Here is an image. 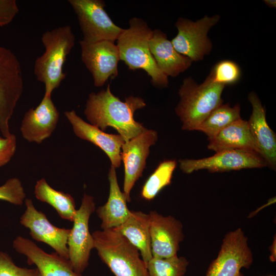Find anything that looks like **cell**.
Returning a JSON list of instances; mask_svg holds the SVG:
<instances>
[{
    "label": "cell",
    "mask_w": 276,
    "mask_h": 276,
    "mask_svg": "<svg viewBox=\"0 0 276 276\" xmlns=\"http://www.w3.org/2000/svg\"><path fill=\"white\" fill-rule=\"evenodd\" d=\"M146 105L144 99L139 97L130 96L121 101L111 93L108 84L106 89L89 94L84 113L89 124L102 131L113 127L127 142L145 130L134 120V114Z\"/></svg>",
    "instance_id": "cell-1"
},
{
    "label": "cell",
    "mask_w": 276,
    "mask_h": 276,
    "mask_svg": "<svg viewBox=\"0 0 276 276\" xmlns=\"http://www.w3.org/2000/svg\"><path fill=\"white\" fill-rule=\"evenodd\" d=\"M129 28L123 30L117 40L120 60L131 70H143L157 88L168 86V77L158 67L149 49L153 30L143 19L132 17Z\"/></svg>",
    "instance_id": "cell-2"
},
{
    "label": "cell",
    "mask_w": 276,
    "mask_h": 276,
    "mask_svg": "<svg viewBox=\"0 0 276 276\" xmlns=\"http://www.w3.org/2000/svg\"><path fill=\"white\" fill-rule=\"evenodd\" d=\"M41 40L45 51L36 59L33 72L37 80L44 84V94L51 95L66 77L63 68L75 36L71 27L66 25L44 32Z\"/></svg>",
    "instance_id": "cell-3"
},
{
    "label": "cell",
    "mask_w": 276,
    "mask_h": 276,
    "mask_svg": "<svg viewBox=\"0 0 276 276\" xmlns=\"http://www.w3.org/2000/svg\"><path fill=\"white\" fill-rule=\"evenodd\" d=\"M224 87L208 77L200 84L191 77L185 78L178 90L180 100L175 107L182 129L196 130L211 112L223 104L221 96Z\"/></svg>",
    "instance_id": "cell-4"
},
{
    "label": "cell",
    "mask_w": 276,
    "mask_h": 276,
    "mask_svg": "<svg viewBox=\"0 0 276 276\" xmlns=\"http://www.w3.org/2000/svg\"><path fill=\"white\" fill-rule=\"evenodd\" d=\"M95 248L114 276H149L139 250L115 228L92 233Z\"/></svg>",
    "instance_id": "cell-5"
},
{
    "label": "cell",
    "mask_w": 276,
    "mask_h": 276,
    "mask_svg": "<svg viewBox=\"0 0 276 276\" xmlns=\"http://www.w3.org/2000/svg\"><path fill=\"white\" fill-rule=\"evenodd\" d=\"M24 80L19 59L10 49L0 46V131L11 134L9 122L22 94Z\"/></svg>",
    "instance_id": "cell-6"
},
{
    "label": "cell",
    "mask_w": 276,
    "mask_h": 276,
    "mask_svg": "<svg viewBox=\"0 0 276 276\" xmlns=\"http://www.w3.org/2000/svg\"><path fill=\"white\" fill-rule=\"evenodd\" d=\"M76 14L83 34L82 40L94 42H114L124 29L117 26L109 16L102 0H68Z\"/></svg>",
    "instance_id": "cell-7"
},
{
    "label": "cell",
    "mask_w": 276,
    "mask_h": 276,
    "mask_svg": "<svg viewBox=\"0 0 276 276\" xmlns=\"http://www.w3.org/2000/svg\"><path fill=\"white\" fill-rule=\"evenodd\" d=\"M220 19L219 15L211 17L205 15L196 21L178 18L175 23L178 33L171 41L174 48L179 53L188 57L192 61L203 60L213 48L208 33Z\"/></svg>",
    "instance_id": "cell-8"
},
{
    "label": "cell",
    "mask_w": 276,
    "mask_h": 276,
    "mask_svg": "<svg viewBox=\"0 0 276 276\" xmlns=\"http://www.w3.org/2000/svg\"><path fill=\"white\" fill-rule=\"evenodd\" d=\"M253 255L248 238L241 228L227 233L217 257L211 262L205 276H238L242 268H249Z\"/></svg>",
    "instance_id": "cell-9"
},
{
    "label": "cell",
    "mask_w": 276,
    "mask_h": 276,
    "mask_svg": "<svg viewBox=\"0 0 276 276\" xmlns=\"http://www.w3.org/2000/svg\"><path fill=\"white\" fill-rule=\"evenodd\" d=\"M95 210L93 197L84 193L81 205L76 210L73 226L67 241L69 260L74 271L81 275L89 264L94 240L89 230V220Z\"/></svg>",
    "instance_id": "cell-10"
},
{
    "label": "cell",
    "mask_w": 276,
    "mask_h": 276,
    "mask_svg": "<svg viewBox=\"0 0 276 276\" xmlns=\"http://www.w3.org/2000/svg\"><path fill=\"white\" fill-rule=\"evenodd\" d=\"M179 162L180 169L187 174L203 169L218 172L267 166L260 154L240 150H223L216 152L214 155L208 157L180 159Z\"/></svg>",
    "instance_id": "cell-11"
},
{
    "label": "cell",
    "mask_w": 276,
    "mask_h": 276,
    "mask_svg": "<svg viewBox=\"0 0 276 276\" xmlns=\"http://www.w3.org/2000/svg\"><path fill=\"white\" fill-rule=\"evenodd\" d=\"M81 60L91 73L94 84L103 86L110 78L118 76L119 52L114 42L103 40L89 42L81 40Z\"/></svg>",
    "instance_id": "cell-12"
},
{
    "label": "cell",
    "mask_w": 276,
    "mask_h": 276,
    "mask_svg": "<svg viewBox=\"0 0 276 276\" xmlns=\"http://www.w3.org/2000/svg\"><path fill=\"white\" fill-rule=\"evenodd\" d=\"M158 138L156 131L146 128L138 135L125 142L121 148V161L124 166L123 193L127 202L136 181L142 176L150 153V147Z\"/></svg>",
    "instance_id": "cell-13"
},
{
    "label": "cell",
    "mask_w": 276,
    "mask_h": 276,
    "mask_svg": "<svg viewBox=\"0 0 276 276\" xmlns=\"http://www.w3.org/2000/svg\"><path fill=\"white\" fill-rule=\"evenodd\" d=\"M25 204L26 210L20 218V224L30 230L34 240L47 244L59 256L69 260L67 241L71 229L52 224L45 214L35 208L31 199H25Z\"/></svg>",
    "instance_id": "cell-14"
},
{
    "label": "cell",
    "mask_w": 276,
    "mask_h": 276,
    "mask_svg": "<svg viewBox=\"0 0 276 276\" xmlns=\"http://www.w3.org/2000/svg\"><path fill=\"white\" fill-rule=\"evenodd\" d=\"M152 257L168 258L177 255L184 234L181 222L172 216L156 211L149 213Z\"/></svg>",
    "instance_id": "cell-15"
},
{
    "label": "cell",
    "mask_w": 276,
    "mask_h": 276,
    "mask_svg": "<svg viewBox=\"0 0 276 276\" xmlns=\"http://www.w3.org/2000/svg\"><path fill=\"white\" fill-rule=\"evenodd\" d=\"M59 119V112L51 95L44 94L38 105L25 113L20 128L21 134L29 142L40 144L52 135Z\"/></svg>",
    "instance_id": "cell-16"
},
{
    "label": "cell",
    "mask_w": 276,
    "mask_h": 276,
    "mask_svg": "<svg viewBox=\"0 0 276 276\" xmlns=\"http://www.w3.org/2000/svg\"><path fill=\"white\" fill-rule=\"evenodd\" d=\"M13 246L18 253L27 257L28 264L36 265L41 276H81L74 271L68 259L56 252H46L29 239L17 236Z\"/></svg>",
    "instance_id": "cell-17"
},
{
    "label": "cell",
    "mask_w": 276,
    "mask_h": 276,
    "mask_svg": "<svg viewBox=\"0 0 276 276\" xmlns=\"http://www.w3.org/2000/svg\"><path fill=\"white\" fill-rule=\"evenodd\" d=\"M64 115L77 137L91 143L102 150L115 168L120 166L121 148L125 142L121 135L104 132L84 121L74 110L65 111Z\"/></svg>",
    "instance_id": "cell-18"
},
{
    "label": "cell",
    "mask_w": 276,
    "mask_h": 276,
    "mask_svg": "<svg viewBox=\"0 0 276 276\" xmlns=\"http://www.w3.org/2000/svg\"><path fill=\"white\" fill-rule=\"evenodd\" d=\"M252 106V112L247 121L254 140L260 155L267 166L273 170L276 168V136L269 126L266 119V111L261 101L255 92L248 96Z\"/></svg>",
    "instance_id": "cell-19"
},
{
    "label": "cell",
    "mask_w": 276,
    "mask_h": 276,
    "mask_svg": "<svg viewBox=\"0 0 276 276\" xmlns=\"http://www.w3.org/2000/svg\"><path fill=\"white\" fill-rule=\"evenodd\" d=\"M149 49L159 69L168 77H176L188 70L192 61L179 53L166 33L159 29L153 30Z\"/></svg>",
    "instance_id": "cell-20"
},
{
    "label": "cell",
    "mask_w": 276,
    "mask_h": 276,
    "mask_svg": "<svg viewBox=\"0 0 276 276\" xmlns=\"http://www.w3.org/2000/svg\"><path fill=\"white\" fill-rule=\"evenodd\" d=\"M109 193L107 202L96 210L101 220L102 229L116 228L129 217L131 211L127 205V200L121 192L117 179L116 168L111 165L108 173Z\"/></svg>",
    "instance_id": "cell-21"
},
{
    "label": "cell",
    "mask_w": 276,
    "mask_h": 276,
    "mask_svg": "<svg viewBox=\"0 0 276 276\" xmlns=\"http://www.w3.org/2000/svg\"><path fill=\"white\" fill-rule=\"evenodd\" d=\"M208 140V149L216 152L226 150H240L253 151L260 155L247 121L242 119L229 124Z\"/></svg>",
    "instance_id": "cell-22"
},
{
    "label": "cell",
    "mask_w": 276,
    "mask_h": 276,
    "mask_svg": "<svg viewBox=\"0 0 276 276\" xmlns=\"http://www.w3.org/2000/svg\"><path fill=\"white\" fill-rule=\"evenodd\" d=\"M114 228L136 247L146 265L152 258L149 214L141 211H131L127 220Z\"/></svg>",
    "instance_id": "cell-23"
},
{
    "label": "cell",
    "mask_w": 276,
    "mask_h": 276,
    "mask_svg": "<svg viewBox=\"0 0 276 276\" xmlns=\"http://www.w3.org/2000/svg\"><path fill=\"white\" fill-rule=\"evenodd\" d=\"M34 195L38 200L51 205L61 218L73 222L77 210L70 194L55 190L43 178L36 182Z\"/></svg>",
    "instance_id": "cell-24"
},
{
    "label": "cell",
    "mask_w": 276,
    "mask_h": 276,
    "mask_svg": "<svg viewBox=\"0 0 276 276\" xmlns=\"http://www.w3.org/2000/svg\"><path fill=\"white\" fill-rule=\"evenodd\" d=\"M240 119V106L239 104L233 107L229 104H222L211 112L196 130L204 133L210 139Z\"/></svg>",
    "instance_id": "cell-25"
},
{
    "label": "cell",
    "mask_w": 276,
    "mask_h": 276,
    "mask_svg": "<svg viewBox=\"0 0 276 276\" xmlns=\"http://www.w3.org/2000/svg\"><path fill=\"white\" fill-rule=\"evenodd\" d=\"M176 165L175 160H166L161 162L143 185L141 192L142 198L151 200L164 188L169 185Z\"/></svg>",
    "instance_id": "cell-26"
},
{
    "label": "cell",
    "mask_w": 276,
    "mask_h": 276,
    "mask_svg": "<svg viewBox=\"0 0 276 276\" xmlns=\"http://www.w3.org/2000/svg\"><path fill=\"white\" fill-rule=\"evenodd\" d=\"M189 262L177 255L168 258H152L146 263L149 276H185Z\"/></svg>",
    "instance_id": "cell-27"
},
{
    "label": "cell",
    "mask_w": 276,
    "mask_h": 276,
    "mask_svg": "<svg viewBox=\"0 0 276 276\" xmlns=\"http://www.w3.org/2000/svg\"><path fill=\"white\" fill-rule=\"evenodd\" d=\"M241 76V71L238 64L230 60H223L213 66L208 77L214 83L225 86L236 84Z\"/></svg>",
    "instance_id": "cell-28"
},
{
    "label": "cell",
    "mask_w": 276,
    "mask_h": 276,
    "mask_svg": "<svg viewBox=\"0 0 276 276\" xmlns=\"http://www.w3.org/2000/svg\"><path fill=\"white\" fill-rule=\"evenodd\" d=\"M26 193L20 180L16 177L9 178L0 186V200L15 205L22 204Z\"/></svg>",
    "instance_id": "cell-29"
},
{
    "label": "cell",
    "mask_w": 276,
    "mask_h": 276,
    "mask_svg": "<svg viewBox=\"0 0 276 276\" xmlns=\"http://www.w3.org/2000/svg\"><path fill=\"white\" fill-rule=\"evenodd\" d=\"M0 276H41L37 268L17 266L7 254L0 251Z\"/></svg>",
    "instance_id": "cell-30"
},
{
    "label": "cell",
    "mask_w": 276,
    "mask_h": 276,
    "mask_svg": "<svg viewBox=\"0 0 276 276\" xmlns=\"http://www.w3.org/2000/svg\"><path fill=\"white\" fill-rule=\"evenodd\" d=\"M16 149V137L11 134L7 137L0 136V167L8 163L15 154Z\"/></svg>",
    "instance_id": "cell-31"
},
{
    "label": "cell",
    "mask_w": 276,
    "mask_h": 276,
    "mask_svg": "<svg viewBox=\"0 0 276 276\" xmlns=\"http://www.w3.org/2000/svg\"><path fill=\"white\" fill-rule=\"evenodd\" d=\"M18 12L15 0H0V27L9 24Z\"/></svg>",
    "instance_id": "cell-32"
},
{
    "label": "cell",
    "mask_w": 276,
    "mask_h": 276,
    "mask_svg": "<svg viewBox=\"0 0 276 276\" xmlns=\"http://www.w3.org/2000/svg\"><path fill=\"white\" fill-rule=\"evenodd\" d=\"M275 245V237H274V240L270 247L271 255L269 256V259L271 262H275L276 260Z\"/></svg>",
    "instance_id": "cell-33"
},
{
    "label": "cell",
    "mask_w": 276,
    "mask_h": 276,
    "mask_svg": "<svg viewBox=\"0 0 276 276\" xmlns=\"http://www.w3.org/2000/svg\"><path fill=\"white\" fill-rule=\"evenodd\" d=\"M265 3L270 8L276 7V1L275 0H265Z\"/></svg>",
    "instance_id": "cell-34"
},
{
    "label": "cell",
    "mask_w": 276,
    "mask_h": 276,
    "mask_svg": "<svg viewBox=\"0 0 276 276\" xmlns=\"http://www.w3.org/2000/svg\"><path fill=\"white\" fill-rule=\"evenodd\" d=\"M238 276H244V275L241 272H240Z\"/></svg>",
    "instance_id": "cell-35"
}]
</instances>
